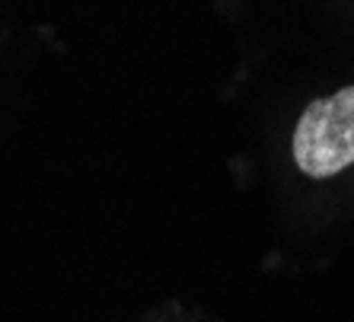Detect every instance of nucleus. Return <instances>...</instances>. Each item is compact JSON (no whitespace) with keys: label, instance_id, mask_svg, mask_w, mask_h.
<instances>
[{"label":"nucleus","instance_id":"f257e3e1","mask_svg":"<svg viewBox=\"0 0 354 322\" xmlns=\"http://www.w3.org/2000/svg\"><path fill=\"white\" fill-rule=\"evenodd\" d=\"M294 163L313 179H329L354 163V86L304 108L294 131Z\"/></svg>","mask_w":354,"mask_h":322}]
</instances>
